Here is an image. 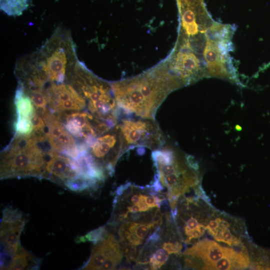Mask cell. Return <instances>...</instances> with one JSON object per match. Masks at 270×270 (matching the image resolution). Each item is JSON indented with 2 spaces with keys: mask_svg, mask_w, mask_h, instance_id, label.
I'll list each match as a JSON object with an SVG mask.
<instances>
[{
  "mask_svg": "<svg viewBox=\"0 0 270 270\" xmlns=\"http://www.w3.org/2000/svg\"><path fill=\"white\" fill-rule=\"evenodd\" d=\"M94 244L90 258L82 269L101 270L106 260L122 258L124 254L119 242L112 234H108L104 240Z\"/></svg>",
  "mask_w": 270,
  "mask_h": 270,
  "instance_id": "13",
  "label": "cell"
},
{
  "mask_svg": "<svg viewBox=\"0 0 270 270\" xmlns=\"http://www.w3.org/2000/svg\"><path fill=\"white\" fill-rule=\"evenodd\" d=\"M26 222L22 212L6 207L2 210L0 224V268L6 269L21 246L20 236Z\"/></svg>",
  "mask_w": 270,
  "mask_h": 270,
  "instance_id": "7",
  "label": "cell"
},
{
  "mask_svg": "<svg viewBox=\"0 0 270 270\" xmlns=\"http://www.w3.org/2000/svg\"><path fill=\"white\" fill-rule=\"evenodd\" d=\"M152 158L157 170L156 176L160 184L167 188L166 196L171 210L177 208L180 196L194 188L198 182L196 170L198 166L192 157L183 158L170 147L154 150Z\"/></svg>",
  "mask_w": 270,
  "mask_h": 270,
  "instance_id": "2",
  "label": "cell"
},
{
  "mask_svg": "<svg viewBox=\"0 0 270 270\" xmlns=\"http://www.w3.org/2000/svg\"><path fill=\"white\" fill-rule=\"evenodd\" d=\"M234 30L232 26L215 22L208 28L202 53L206 76L235 78V72L230 56Z\"/></svg>",
  "mask_w": 270,
  "mask_h": 270,
  "instance_id": "4",
  "label": "cell"
},
{
  "mask_svg": "<svg viewBox=\"0 0 270 270\" xmlns=\"http://www.w3.org/2000/svg\"><path fill=\"white\" fill-rule=\"evenodd\" d=\"M78 175L73 159L56 150L48 153L44 178L64 184Z\"/></svg>",
  "mask_w": 270,
  "mask_h": 270,
  "instance_id": "12",
  "label": "cell"
},
{
  "mask_svg": "<svg viewBox=\"0 0 270 270\" xmlns=\"http://www.w3.org/2000/svg\"><path fill=\"white\" fill-rule=\"evenodd\" d=\"M108 234L105 226H102L94 230L84 236L78 237L76 239V241L77 243L90 241L96 244L98 242L104 240Z\"/></svg>",
  "mask_w": 270,
  "mask_h": 270,
  "instance_id": "19",
  "label": "cell"
},
{
  "mask_svg": "<svg viewBox=\"0 0 270 270\" xmlns=\"http://www.w3.org/2000/svg\"><path fill=\"white\" fill-rule=\"evenodd\" d=\"M117 125L127 150L142 146L154 151L164 145L162 133L154 119L128 117Z\"/></svg>",
  "mask_w": 270,
  "mask_h": 270,
  "instance_id": "6",
  "label": "cell"
},
{
  "mask_svg": "<svg viewBox=\"0 0 270 270\" xmlns=\"http://www.w3.org/2000/svg\"><path fill=\"white\" fill-rule=\"evenodd\" d=\"M184 200L174 220L182 240L191 244L204 235L209 219L204 220V214L198 211V199L189 197Z\"/></svg>",
  "mask_w": 270,
  "mask_h": 270,
  "instance_id": "10",
  "label": "cell"
},
{
  "mask_svg": "<svg viewBox=\"0 0 270 270\" xmlns=\"http://www.w3.org/2000/svg\"><path fill=\"white\" fill-rule=\"evenodd\" d=\"M180 19L178 36L189 40L204 34L214 21L204 0H176Z\"/></svg>",
  "mask_w": 270,
  "mask_h": 270,
  "instance_id": "8",
  "label": "cell"
},
{
  "mask_svg": "<svg viewBox=\"0 0 270 270\" xmlns=\"http://www.w3.org/2000/svg\"><path fill=\"white\" fill-rule=\"evenodd\" d=\"M40 263L31 254L22 248V246L11 259L6 270L38 269Z\"/></svg>",
  "mask_w": 270,
  "mask_h": 270,
  "instance_id": "15",
  "label": "cell"
},
{
  "mask_svg": "<svg viewBox=\"0 0 270 270\" xmlns=\"http://www.w3.org/2000/svg\"><path fill=\"white\" fill-rule=\"evenodd\" d=\"M66 63L65 52L62 49H60L46 60L44 70L51 80L62 82L65 77Z\"/></svg>",
  "mask_w": 270,
  "mask_h": 270,
  "instance_id": "14",
  "label": "cell"
},
{
  "mask_svg": "<svg viewBox=\"0 0 270 270\" xmlns=\"http://www.w3.org/2000/svg\"><path fill=\"white\" fill-rule=\"evenodd\" d=\"M30 94V98L36 108L46 106L48 103L47 95L42 90H31Z\"/></svg>",
  "mask_w": 270,
  "mask_h": 270,
  "instance_id": "21",
  "label": "cell"
},
{
  "mask_svg": "<svg viewBox=\"0 0 270 270\" xmlns=\"http://www.w3.org/2000/svg\"><path fill=\"white\" fill-rule=\"evenodd\" d=\"M164 61L184 86L206 76L202 54L194 50L186 39L178 38L174 50Z\"/></svg>",
  "mask_w": 270,
  "mask_h": 270,
  "instance_id": "5",
  "label": "cell"
},
{
  "mask_svg": "<svg viewBox=\"0 0 270 270\" xmlns=\"http://www.w3.org/2000/svg\"><path fill=\"white\" fill-rule=\"evenodd\" d=\"M0 9L8 16H20L28 6V0H0Z\"/></svg>",
  "mask_w": 270,
  "mask_h": 270,
  "instance_id": "17",
  "label": "cell"
},
{
  "mask_svg": "<svg viewBox=\"0 0 270 270\" xmlns=\"http://www.w3.org/2000/svg\"><path fill=\"white\" fill-rule=\"evenodd\" d=\"M234 250L222 246L214 240L198 241L184 251V267L192 269L214 270L219 260Z\"/></svg>",
  "mask_w": 270,
  "mask_h": 270,
  "instance_id": "9",
  "label": "cell"
},
{
  "mask_svg": "<svg viewBox=\"0 0 270 270\" xmlns=\"http://www.w3.org/2000/svg\"><path fill=\"white\" fill-rule=\"evenodd\" d=\"M169 252L162 247L152 253L149 258V268L151 270H158L166 264L169 258Z\"/></svg>",
  "mask_w": 270,
  "mask_h": 270,
  "instance_id": "18",
  "label": "cell"
},
{
  "mask_svg": "<svg viewBox=\"0 0 270 270\" xmlns=\"http://www.w3.org/2000/svg\"><path fill=\"white\" fill-rule=\"evenodd\" d=\"M14 127L16 134L18 135H30L34 131V127L30 118L16 119Z\"/></svg>",
  "mask_w": 270,
  "mask_h": 270,
  "instance_id": "20",
  "label": "cell"
},
{
  "mask_svg": "<svg viewBox=\"0 0 270 270\" xmlns=\"http://www.w3.org/2000/svg\"><path fill=\"white\" fill-rule=\"evenodd\" d=\"M110 86L120 110L126 114L154 120L157 110L168 95L184 86L164 60L141 74Z\"/></svg>",
  "mask_w": 270,
  "mask_h": 270,
  "instance_id": "1",
  "label": "cell"
},
{
  "mask_svg": "<svg viewBox=\"0 0 270 270\" xmlns=\"http://www.w3.org/2000/svg\"><path fill=\"white\" fill-rule=\"evenodd\" d=\"M48 154L38 142L37 134H16L2 150L0 157V179L35 176L45 178Z\"/></svg>",
  "mask_w": 270,
  "mask_h": 270,
  "instance_id": "3",
  "label": "cell"
},
{
  "mask_svg": "<svg viewBox=\"0 0 270 270\" xmlns=\"http://www.w3.org/2000/svg\"><path fill=\"white\" fill-rule=\"evenodd\" d=\"M14 104L17 113L16 119H30L36 112L30 98L24 93L22 87L18 88L16 92Z\"/></svg>",
  "mask_w": 270,
  "mask_h": 270,
  "instance_id": "16",
  "label": "cell"
},
{
  "mask_svg": "<svg viewBox=\"0 0 270 270\" xmlns=\"http://www.w3.org/2000/svg\"><path fill=\"white\" fill-rule=\"evenodd\" d=\"M162 247L166 250L170 254H180L181 252L182 246L180 243L176 242H165L162 244Z\"/></svg>",
  "mask_w": 270,
  "mask_h": 270,
  "instance_id": "22",
  "label": "cell"
},
{
  "mask_svg": "<svg viewBox=\"0 0 270 270\" xmlns=\"http://www.w3.org/2000/svg\"><path fill=\"white\" fill-rule=\"evenodd\" d=\"M162 218L150 221H126L120 226L118 234L119 243L123 254H126L130 250H138L137 247L162 224ZM140 253V252H139Z\"/></svg>",
  "mask_w": 270,
  "mask_h": 270,
  "instance_id": "11",
  "label": "cell"
}]
</instances>
